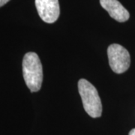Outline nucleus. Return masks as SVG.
<instances>
[{
	"instance_id": "4",
	"label": "nucleus",
	"mask_w": 135,
	"mask_h": 135,
	"mask_svg": "<svg viewBox=\"0 0 135 135\" xmlns=\"http://www.w3.org/2000/svg\"><path fill=\"white\" fill-rule=\"evenodd\" d=\"M35 6L41 19L45 23H53L59 18V0H35Z\"/></svg>"
},
{
	"instance_id": "1",
	"label": "nucleus",
	"mask_w": 135,
	"mask_h": 135,
	"mask_svg": "<svg viewBox=\"0 0 135 135\" xmlns=\"http://www.w3.org/2000/svg\"><path fill=\"white\" fill-rule=\"evenodd\" d=\"M23 74L31 92L40 90L43 82V68L37 53L29 52L25 55L23 59Z\"/></svg>"
},
{
	"instance_id": "7",
	"label": "nucleus",
	"mask_w": 135,
	"mask_h": 135,
	"mask_svg": "<svg viewBox=\"0 0 135 135\" xmlns=\"http://www.w3.org/2000/svg\"><path fill=\"white\" fill-rule=\"evenodd\" d=\"M129 135H135V128L132 129V130L130 131L129 132Z\"/></svg>"
},
{
	"instance_id": "2",
	"label": "nucleus",
	"mask_w": 135,
	"mask_h": 135,
	"mask_svg": "<svg viewBox=\"0 0 135 135\" xmlns=\"http://www.w3.org/2000/svg\"><path fill=\"white\" fill-rule=\"evenodd\" d=\"M78 90L86 112L92 118L100 117L102 104L96 88L86 80L80 79L78 82Z\"/></svg>"
},
{
	"instance_id": "5",
	"label": "nucleus",
	"mask_w": 135,
	"mask_h": 135,
	"mask_svg": "<svg viewBox=\"0 0 135 135\" xmlns=\"http://www.w3.org/2000/svg\"><path fill=\"white\" fill-rule=\"evenodd\" d=\"M100 3L102 8L116 21L123 23L129 19V12L118 0H100Z\"/></svg>"
},
{
	"instance_id": "6",
	"label": "nucleus",
	"mask_w": 135,
	"mask_h": 135,
	"mask_svg": "<svg viewBox=\"0 0 135 135\" xmlns=\"http://www.w3.org/2000/svg\"><path fill=\"white\" fill-rule=\"evenodd\" d=\"M10 0H0V7L5 5L7 2H8Z\"/></svg>"
},
{
	"instance_id": "3",
	"label": "nucleus",
	"mask_w": 135,
	"mask_h": 135,
	"mask_svg": "<svg viewBox=\"0 0 135 135\" xmlns=\"http://www.w3.org/2000/svg\"><path fill=\"white\" fill-rule=\"evenodd\" d=\"M109 64L113 72L122 74L129 68L130 54L125 47L118 44H113L107 48Z\"/></svg>"
}]
</instances>
